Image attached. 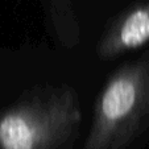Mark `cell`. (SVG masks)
<instances>
[{
	"mask_svg": "<svg viewBox=\"0 0 149 149\" xmlns=\"http://www.w3.org/2000/svg\"><path fill=\"white\" fill-rule=\"evenodd\" d=\"M149 42V1L120 16L100 40L98 54L108 59L135 50Z\"/></svg>",
	"mask_w": 149,
	"mask_h": 149,
	"instance_id": "cell-3",
	"label": "cell"
},
{
	"mask_svg": "<svg viewBox=\"0 0 149 149\" xmlns=\"http://www.w3.org/2000/svg\"><path fill=\"white\" fill-rule=\"evenodd\" d=\"M81 119L78 99L70 90L28 99L0 116V149H59Z\"/></svg>",
	"mask_w": 149,
	"mask_h": 149,
	"instance_id": "cell-2",
	"label": "cell"
},
{
	"mask_svg": "<svg viewBox=\"0 0 149 149\" xmlns=\"http://www.w3.org/2000/svg\"><path fill=\"white\" fill-rule=\"evenodd\" d=\"M149 125V57L120 68L102 88L82 149H125Z\"/></svg>",
	"mask_w": 149,
	"mask_h": 149,
	"instance_id": "cell-1",
	"label": "cell"
}]
</instances>
